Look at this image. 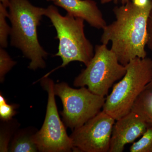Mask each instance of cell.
Instances as JSON below:
<instances>
[{
  "label": "cell",
  "instance_id": "277c9868",
  "mask_svg": "<svg viewBox=\"0 0 152 152\" xmlns=\"http://www.w3.org/2000/svg\"><path fill=\"white\" fill-rule=\"evenodd\" d=\"M45 16L50 20L56 31V39H58L59 46L55 56L62 60L61 65L58 68L76 61L88 65L94 53L92 45L85 35L84 20L69 13L62 16L53 5L46 8Z\"/></svg>",
  "mask_w": 152,
  "mask_h": 152
},
{
  "label": "cell",
  "instance_id": "ac0fdd59",
  "mask_svg": "<svg viewBox=\"0 0 152 152\" xmlns=\"http://www.w3.org/2000/svg\"><path fill=\"white\" fill-rule=\"evenodd\" d=\"M147 45L152 52V10L148 18L147 25Z\"/></svg>",
  "mask_w": 152,
  "mask_h": 152
},
{
  "label": "cell",
  "instance_id": "5b68a950",
  "mask_svg": "<svg viewBox=\"0 0 152 152\" xmlns=\"http://www.w3.org/2000/svg\"><path fill=\"white\" fill-rule=\"evenodd\" d=\"M107 45H96L94 57L75 79V86H87L91 92L105 97L114 83L122 78L126 72V66L119 62Z\"/></svg>",
  "mask_w": 152,
  "mask_h": 152
},
{
  "label": "cell",
  "instance_id": "8992f818",
  "mask_svg": "<svg viewBox=\"0 0 152 152\" xmlns=\"http://www.w3.org/2000/svg\"><path fill=\"white\" fill-rule=\"evenodd\" d=\"M54 93L62 102L63 121L73 130L96 115L106 100L104 97L94 94L86 87L73 88L64 82L55 84Z\"/></svg>",
  "mask_w": 152,
  "mask_h": 152
},
{
  "label": "cell",
  "instance_id": "30bf717a",
  "mask_svg": "<svg viewBox=\"0 0 152 152\" xmlns=\"http://www.w3.org/2000/svg\"><path fill=\"white\" fill-rule=\"evenodd\" d=\"M53 2L64 9L67 13L83 19L93 27L103 30L107 25L102 12L94 0H55Z\"/></svg>",
  "mask_w": 152,
  "mask_h": 152
},
{
  "label": "cell",
  "instance_id": "5bb4252c",
  "mask_svg": "<svg viewBox=\"0 0 152 152\" xmlns=\"http://www.w3.org/2000/svg\"><path fill=\"white\" fill-rule=\"evenodd\" d=\"M7 8L1 3L0 4V46L2 48L7 47L8 37L10 35L11 31V27L6 20L9 17Z\"/></svg>",
  "mask_w": 152,
  "mask_h": 152
},
{
  "label": "cell",
  "instance_id": "e0dca14e",
  "mask_svg": "<svg viewBox=\"0 0 152 152\" xmlns=\"http://www.w3.org/2000/svg\"><path fill=\"white\" fill-rule=\"evenodd\" d=\"M12 120L6 121L4 126L1 127L0 136V151L7 152L9 149V143L12 137V134L14 133V127H12Z\"/></svg>",
  "mask_w": 152,
  "mask_h": 152
},
{
  "label": "cell",
  "instance_id": "7a4b0ae2",
  "mask_svg": "<svg viewBox=\"0 0 152 152\" xmlns=\"http://www.w3.org/2000/svg\"><path fill=\"white\" fill-rule=\"evenodd\" d=\"M8 8L12 25L11 45L20 50L30 60V69H44L48 53L39 42L37 27L46 8L34 6L28 0H10Z\"/></svg>",
  "mask_w": 152,
  "mask_h": 152
},
{
  "label": "cell",
  "instance_id": "2e32d148",
  "mask_svg": "<svg viewBox=\"0 0 152 152\" xmlns=\"http://www.w3.org/2000/svg\"><path fill=\"white\" fill-rule=\"evenodd\" d=\"M16 104H10L1 93L0 94V118L2 121H7L16 114Z\"/></svg>",
  "mask_w": 152,
  "mask_h": 152
},
{
  "label": "cell",
  "instance_id": "4fadbf2b",
  "mask_svg": "<svg viewBox=\"0 0 152 152\" xmlns=\"http://www.w3.org/2000/svg\"><path fill=\"white\" fill-rule=\"evenodd\" d=\"M130 152H152V126H149L142 135L141 138L133 142Z\"/></svg>",
  "mask_w": 152,
  "mask_h": 152
},
{
  "label": "cell",
  "instance_id": "d6986e66",
  "mask_svg": "<svg viewBox=\"0 0 152 152\" xmlns=\"http://www.w3.org/2000/svg\"><path fill=\"white\" fill-rule=\"evenodd\" d=\"M131 0H101V3L102 4H105L112 1L116 3L120 1L122 3V5H124L129 2Z\"/></svg>",
  "mask_w": 152,
  "mask_h": 152
},
{
  "label": "cell",
  "instance_id": "ba28073f",
  "mask_svg": "<svg viewBox=\"0 0 152 152\" xmlns=\"http://www.w3.org/2000/svg\"><path fill=\"white\" fill-rule=\"evenodd\" d=\"M116 120L102 110L70 137L74 152H109L113 128Z\"/></svg>",
  "mask_w": 152,
  "mask_h": 152
},
{
  "label": "cell",
  "instance_id": "ffe728a7",
  "mask_svg": "<svg viewBox=\"0 0 152 152\" xmlns=\"http://www.w3.org/2000/svg\"><path fill=\"white\" fill-rule=\"evenodd\" d=\"M1 3L5 7H9L10 5V0H0Z\"/></svg>",
  "mask_w": 152,
  "mask_h": 152
},
{
  "label": "cell",
  "instance_id": "9c48e42d",
  "mask_svg": "<svg viewBox=\"0 0 152 152\" xmlns=\"http://www.w3.org/2000/svg\"><path fill=\"white\" fill-rule=\"evenodd\" d=\"M149 125L132 111L117 120L112 132L109 152H122L127 144L134 142L145 132Z\"/></svg>",
  "mask_w": 152,
  "mask_h": 152
},
{
  "label": "cell",
  "instance_id": "9a60e30c",
  "mask_svg": "<svg viewBox=\"0 0 152 152\" xmlns=\"http://www.w3.org/2000/svg\"><path fill=\"white\" fill-rule=\"evenodd\" d=\"M16 62L13 61L4 48L0 49V81L3 83L7 73L15 65Z\"/></svg>",
  "mask_w": 152,
  "mask_h": 152
},
{
  "label": "cell",
  "instance_id": "7c38bea8",
  "mask_svg": "<svg viewBox=\"0 0 152 152\" xmlns=\"http://www.w3.org/2000/svg\"><path fill=\"white\" fill-rule=\"evenodd\" d=\"M138 114L144 121L152 126V91L145 89L134 104L132 110Z\"/></svg>",
  "mask_w": 152,
  "mask_h": 152
},
{
  "label": "cell",
  "instance_id": "52a82bcc",
  "mask_svg": "<svg viewBox=\"0 0 152 152\" xmlns=\"http://www.w3.org/2000/svg\"><path fill=\"white\" fill-rule=\"evenodd\" d=\"M40 83L48 93V104L43 124L40 130L34 134V141L39 152H71L73 149L72 142L58 113L54 83L48 77L44 76L41 79Z\"/></svg>",
  "mask_w": 152,
  "mask_h": 152
},
{
  "label": "cell",
  "instance_id": "7402d4cb",
  "mask_svg": "<svg viewBox=\"0 0 152 152\" xmlns=\"http://www.w3.org/2000/svg\"><path fill=\"white\" fill-rule=\"evenodd\" d=\"M47 1H53L54 2V1H55V0H46Z\"/></svg>",
  "mask_w": 152,
  "mask_h": 152
},
{
  "label": "cell",
  "instance_id": "8fae6325",
  "mask_svg": "<svg viewBox=\"0 0 152 152\" xmlns=\"http://www.w3.org/2000/svg\"><path fill=\"white\" fill-rule=\"evenodd\" d=\"M36 132L28 128L15 132L9 151L12 152L39 151L33 138Z\"/></svg>",
  "mask_w": 152,
  "mask_h": 152
},
{
  "label": "cell",
  "instance_id": "3957f363",
  "mask_svg": "<svg viewBox=\"0 0 152 152\" xmlns=\"http://www.w3.org/2000/svg\"><path fill=\"white\" fill-rule=\"evenodd\" d=\"M126 66V72L107 96L102 110L116 121L132 111L137 98L152 79V60L136 58Z\"/></svg>",
  "mask_w": 152,
  "mask_h": 152
},
{
  "label": "cell",
  "instance_id": "44dd1931",
  "mask_svg": "<svg viewBox=\"0 0 152 152\" xmlns=\"http://www.w3.org/2000/svg\"><path fill=\"white\" fill-rule=\"evenodd\" d=\"M146 89L150 90V91H152V79L151 81L149 83L147 86L146 88Z\"/></svg>",
  "mask_w": 152,
  "mask_h": 152
},
{
  "label": "cell",
  "instance_id": "6da1fadb",
  "mask_svg": "<svg viewBox=\"0 0 152 152\" xmlns=\"http://www.w3.org/2000/svg\"><path fill=\"white\" fill-rule=\"evenodd\" d=\"M152 10V0L146 3L130 1L113 11L115 20L104 28L101 42H112L111 50L121 64L126 66L136 58L147 57V25Z\"/></svg>",
  "mask_w": 152,
  "mask_h": 152
}]
</instances>
